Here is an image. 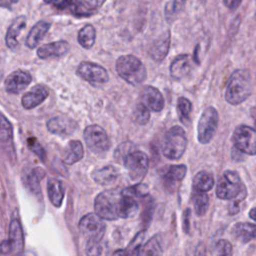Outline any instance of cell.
Masks as SVG:
<instances>
[{
  "mask_svg": "<svg viewBox=\"0 0 256 256\" xmlns=\"http://www.w3.org/2000/svg\"><path fill=\"white\" fill-rule=\"evenodd\" d=\"M0 153L11 163L15 162L16 150L13 139V127L2 113H0Z\"/></svg>",
  "mask_w": 256,
  "mask_h": 256,
  "instance_id": "11",
  "label": "cell"
},
{
  "mask_svg": "<svg viewBox=\"0 0 256 256\" xmlns=\"http://www.w3.org/2000/svg\"><path fill=\"white\" fill-rule=\"evenodd\" d=\"M74 122L64 116H57L49 119L47 121V129L52 134L57 135H68L73 129Z\"/></svg>",
  "mask_w": 256,
  "mask_h": 256,
  "instance_id": "23",
  "label": "cell"
},
{
  "mask_svg": "<svg viewBox=\"0 0 256 256\" xmlns=\"http://www.w3.org/2000/svg\"><path fill=\"white\" fill-rule=\"evenodd\" d=\"M252 92L251 75L248 70L238 69L232 73L226 87V101L238 105L245 101Z\"/></svg>",
  "mask_w": 256,
  "mask_h": 256,
  "instance_id": "1",
  "label": "cell"
},
{
  "mask_svg": "<svg viewBox=\"0 0 256 256\" xmlns=\"http://www.w3.org/2000/svg\"><path fill=\"white\" fill-rule=\"evenodd\" d=\"M95 39L96 30L91 24L83 26L78 32V42L85 49H90L94 45Z\"/></svg>",
  "mask_w": 256,
  "mask_h": 256,
  "instance_id": "32",
  "label": "cell"
},
{
  "mask_svg": "<svg viewBox=\"0 0 256 256\" xmlns=\"http://www.w3.org/2000/svg\"><path fill=\"white\" fill-rule=\"evenodd\" d=\"M19 0H0V7L11 9L13 5H15Z\"/></svg>",
  "mask_w": 256,
  "mask_h": 256,
  "instance_id": "47",
  "label": "cell"
},
{
  "mask_svg": "<svg viewBox=\"0 0 256 256\" xmlns=\"http://www.w3.org/2000/svg\"><path fill=\"white\" fill-rule=\"evenodd\" d=\"M28 147L29 149L42 161H45L46 159V153L43 147L40 145V143L35 138H29L28 139Z\"/></svg>",
  "mask_w": 256,
  "mask_h": 256,
  "instance_id": "39",
  "label": "cell"
},
{
  "mask_svg": "<svg viewBox=\"0 0 256 256\" xmlns=\"http://www.w3.org/2000/svg\"><path fill=\"white\" fill-rule=\"evenodd\" d=\"M93 180L100 185H108L116 181L118 177V171L112 165H107L98 169H95L91 174Z\"/></svg>",
  "mask_w": 256,
  "mask_h": 256,
  "instance_id": "27",
  "label": "cell"
},
{
  "mask_svg": "<svg viewBox=\"0 0 256 256\" xmlns=\"http://www.w3.org/2000/svg\"><path fill=\"white\" fill-rule=\"evenodd\" d=\"M32 76L26 70H15L11 72L4 81V87L9 94H19L31 83Z\"/></svg>",
  "mask_w": 256,
  "mask_h": 256,
  "instance_id": "13",
  "label": "cell"
},
{
  "mask_svg": "<svg viewBox=\"0 0 256 256\" xmlns=\"http://www.w3.org/2000/svg\"><path fill=\"white\" fill-rule=\"evenodd\" d=\"M141 103L154 112H160L164 107L161 92L153 86H145L141 92Z\"/></svg>",
  "mask_w": 256,
  "mask_h": 256,
  "instance_id": "16",
  "label": "cell"
},
{
  "mask_svg": "<svg viewBox=\"0 0 256 256\" xmlns=\"http://www.w3.org/2000/svg\"><path fill=\"white\" fill-rule=\"evenodd\" d=\"M190 209H186L183 213V230L185 233H189L190 231Z\"/></svg>",
  "mask_w": 256,
  "mask_h": 256,
  "instance_id": "45",
  "label": "cell"
},
{
  "mask_svg": "<svg viewBox=\"0 0 256 256\" xmlns=\"http://www.w3.org/2000/svg\"><path fill=\"white\" fill-rule=\"evenodd\" d=\"M162 254V246L159 235H155L142 246L139 255H160Z\"/></svg>",
  "mask_w": 256,
  "mask_h": 256,
  "instance_id": "34",
  "label": "cell"
},
{
  "mask_svg": "<svg viewBox=\"0 0 256 256\" xmlns=\"http://www.w3.org/2000/svg\"><path fill=\"white\" fill-rule=\"evenodd\" d=\"M26 27V17L23 15H20L18 17H16L12 23L10 24V26L7 29L6 32V36H5V42H6V46L11 49L14 50L17 48L18 46V36L20 35V33L22 32V30Z\"/></svg>",
  "mask_w": 256,
  "mask_h": 256,
  "instance_id": "19",
  "label": "cell"
},
{
  "mask_svg": "<svg viewBox=\"0 0 256 256\" xmlns=\"http://www.w3.org/2000/svg\"><path fill=\"white\" fill-rule=\"evenodd\" d=\"M186 172H187L186 166L183 164H180V165H169V166L162 167L159 174L165 187L168 190L173 191L177 183L180 182L185 177Z\"/></svg>",
  "mask_w": 256,
  "mask_h": 256,
  "instance_id": "14",
  "label": "cell"
},
{
  "mask_svg": "<svg viewBox=\"0 0 256 256\" xmlns=\"http://www.w3.org/2000/svg\"><path fill=\"white\" fill-rule=\"evenodd\" d=\"M122 160L132 180L140 181L144 178L149 166L148 156L144 152L131 150L122 158Z\"/></svg>",
  "mask_w": 256,
  "mask_h": 256,
  "instance_id": "9",
  "label": "cell"
},
{
  "mask_svg": "<svg viewBox=\"0 0 256 256\" xmlns=\"http://www.w3.org/2000/svg\"><path fill=\"white\" fill-rule=\"evenodd\" d=\"M133 148V145L129 142H125V143H122L118 149L115 151V158L117 159H120V158H123L128 152H130Z\"/></svg>",
  "mask_w": 256,
  "mask_h": 256,
  "instance_id": "43",
  "label": "cell"
},
{
  "mask_svg": "<svg viewBox=\"0 0 256 256\" xmlns=\"http://www.w3.org/2000/svg\"><path fill=\"white\" fill-rule=\"evenodd\" d=\"M255 126H256V117H255Z\"/></svg>",
  "mask_w": 256,
  "mask_h": 256,
  "instance_id": "52",
  "label": "cell"
},
{
  "mask_svg": "<svg viewBox=\"0 0 256 256\" xmlns=\"http://www.w3.org/2000/svg\"><path fill=\"white\" fill-rule=\"evenodd\" d=\"M47 193L51 203L57 208L61 207L65 195L62 182L56 178L50 177L47 181Z\"/></svg>",
  "mask_w": 256,
  "mask_h": 256,
  "instance_id": "25",
  "label": "cell"
},
{
  "mask_svg": "<svg viewBox=\"0 0 256 256\" xmlns=\"http://www.w3.org/2000/svg\"><path fill=\"white\" fill-rule=\"evenodd\" d=\"M0 253L3 255H8V254L13 253V246L9 239L3 240L0 243Z\"/></svg>",
  "mask_w": 256,
  "mask_h": 256,
  "instance_id": "44",
  "label": "cell"
},
{
  "mask_svg": "<svg viewBox=\"0 0 256 256\" xmlns=\"http://www.w3.org/2000/svg\"><path fill=\"white\" fill-rule=\"evenodd\" d=\"M214 185L213 175L205 170L199 171L193 179V188L200 191H209Z\"/></svg>",
  "mask_w": 256,
  "mask_h": 256,
  "instance_id": "31",
  "label": "cell"
},
{
  "mask_svg": "<svg viewBox=\"0 0 256 256\" xmlns=\"http://www.w3.org/2000/svg\"><path fill=\"white\" fill-rule=\"evenodd\" d=\"M144 238H145V232L144 231L138 232L135 235V237L132 239V241L129 243V245L127 246L125 250L126 255H139Z\"/></svg>",
  "mask_w": 256,
  "mask_h": 256,
  "instance_id": "36",
  "label": "cell"
},
{
  "mask_svg": "<svg viewBox=\"0 0 256 256\" xmlns=\"http://www.w3.org/2000/svg\"><path fill=\"white\" fill-rule=\"evenodd\" d=\"M45 172L43 169L36 167L32 169L28 174L24 176V184L25 186L35 194H41L40 181L44 177Z\"/></svg>",
  "mask_w": 256,
  "mask_h": 256,
  "instance_id": "29",
  "label": "cell"
},
{
  "mask_svg": "<svg viewBox=\"0 0 256 256\" xmlns=\"http://www.w3.org/2000/svg\"><path fill=\"white\" fill-rule=\"evenodd\" d=\"M218 121V112L214 107L209 106L204 109L197 125V138L201 144H207L211 141L217 130Z\"/></svg>",
  "mask_w": 256,
  "mask_h": 256,
  "instance_id": "7",
  "label": "cell"
},
{
  "mask_svg": "<svg viewBox=\"0 0 256 256\" xmlns=\"http://www.w3.org/2000/svg\"><path fill=\"white\" fill-rule=\"evenodd\" d=\"M191 199H192V204L194 206L195 213L198 216L204 215L207 212L208 206H209V198L206 192L193 188Z\"/></svg>",
  "mask_w": 256,
  "mask_h": 256,
  "instance_id": "30",
  "label": "cell"
},
{
  "mask_svg": "<svg viewBox=\"0 0 256 256\" xmlns=\"http://www.w3.org/2000/svg\"><path fill=\"white\" fill-rule=\"evenodd\" d=\"M191 61L187 54L176 56L170 65V74L176 80H181L186 77L191 71Z\"/></svg>",
  "mask_w": 256,
  "mask_h": 256,
  "instance_id": "21",
  "label": "cell"
},
{
  "mask_svg": "<svg viewBox=\"0 0 256 256\" xmlns=\"http://www.w3.org/2000/svg\"><path fill=\"white\" fill-rule=\"evenodd\" d=\"M76 74L92 85H101L108 81L109 76L106 69L96 63L81 62L76 70Z\"/></svg>",
  "mask_w": 256,
  "mask_h": 256,
  "instance_id": "12",
  "label": "cell"
},
{
  "mask_svg": "<svg viewBox=\"0 0 256 256\" xmlns=\"http://www.w3.org/2000/svg\"><path fill=\"white\" fill-rule=\"evenodd\" d=\"M123 192L132 196V197H146L148 195V187L147 185L140 183L137 184L135 186H131V187H127L125 189H123Z\"/></svg>",
  "mask_w": 256,
  "mask_h": 256,
  "instance_id": "38",
  "label": "cell"
},
{
  "mask_svg": "<svg viewBox=\"0 0 256 256\" xmlns=\"http://www.w3.org/2000/svg\"><path fill=\"white\" fill-rule=\"evenodd\" d=\"M253 239H254V242H253V244H252V245H253V247H255V248H256V236H255Z\"/></svg>",
  "mask_w": 256,
  "mask_h": 256,
  "instance_id": "51",
  "label": "cell"
},
{
  "mask_svg": "<svg viewBox=\"0 0 256 256\" xmlns=\"http://www.w3.org/2000/svg\"><path fill=\"white\" fill-rule=\"evenodd\" d=\"M46 4H56L59 0H43Z\"/></svg>",
  "mask_w": 256,
  "mask_h": 256,
  "instance_id": "49",
  "label": "cell"
},
{
  "mask_svg": "<svg viewBox=\"0 0 256 256\" xmlns=\"http://www.w3.org/2000/svg\"><path fill=\"white\" fill-rule=\"evenodd\" d=\"M216 194L220 199L243 201L247 196V189L237 172L227 170L219 179Z\"/></svg>",
  "mask_w": 256,
  "mask_h": 256,
  "instance_id": "3",
  "label": "cell"
},
{
  "mask_svg": "<svg viewBox=\"0 0 256 256\" xmlns=\"http://www.w3.org/2000/svg\"><path fill=\"white\" fill-rule=\"evenodd\" d=\"M122 201H121V209H120V218H129L136 214L138 211V203L134 199V197L126 194L122 190Z\"/></svg>",
  "mask_w": 256,
  "mask_h": 256,
  "instance_id": "33",
  "label": "cell"
},
{
  "mask_svg": "<svg viewBox=\"0 0 256 256\" xmlns=\"http://www.w3.org/2000/svg\"><path fill=\"white\" fill-rule=\"evenodd\" d=\"M150 118V112L149 109L143 104L140 103L136 105L134 112H133V119L137 124L144 125L149 121Z\"/></svg>",
  "mask_w": 256,
  "mask_h": 256,
  "instance_id": "37",
  "label": "cell"
},
{
  "mask_svg": "<svg viewBox=\"0 0 256 256\" xmlns=\"http://www.w3.org/2000/svg\"><path fill=\"white\" fill-rule=\"evenodd\" d=\"M215 252L220 255H230L232 254V245L225 239L218 240L215 244Z\"/></svg>",
  "mask_w": 256,
  "mask_h": 256,
  "instance_id": "41",
  "label": "cell"
},
{
  "mask_svg": "<svg viewBox=\"0 0 256 256\" xmlns=\"http://www.w3.org/2000/svg\"><path fill=\"white\" fill-rule=\"evenodd\" d=\"M51 27V23L48 21H38L29 31L27 37H26V41L25 44L28 48H35L39 42L44 38L45 34L49 31Z\"/></svg>",
  "mask_w": 256,
  "mask_h": 256,
  "instance_id": "22",
  "label": "cell"
},
{
  "mask_svg": "<svg viewBox=\"0 0 256 256\" xmlns=\"http://www.w3.org/2000/svg\"><path fill=\"white\" fill-rule=\"evenodd\" d=\"M69 50V44L67 41L59 40L50 42L40 46L37 49V56L40 59H48L51 57H61L65 55Z\"/></svg>",
  "mask_w": 256,
  "mask_h": 256,
  "instance_id": "17",
  "label": "cell"
},
{
  "mask_svg": "<svg viewBox=\"0 0 256 256\" xmlns=\"http://www.w3.org/2000/svg\"><path fill=\"white\" fill-rule=\"evenodd\" d=\"M187 143L185 131L180 126H174L170 128L164 136L162 153L169 159L177 160L184 154Z\"/></svg>",
  "mask_w": 256,
  "mask_h": 256,
  "instance_id": "5",
  "label": "cell"
},
{
  "mask_svg": "<svg viewBox=\"0 0 256 256\" xmlns=\"http://www.w3.org/2000/svg\"><path fill=\"white\" fill-rule=\"evenodd\" d=\"M49 92L43 85H36L22 96L21 103L24 109L30 110L42 104L48 97Z\"/></svg>",
  "mask_w": 256,
  "mask_h": 256,
  "instance_id": "15",
  "label": "cell"
},
{
  "mask_svg": "<svg viewBox=\"0 0 256 256\" xmlns=\"http://www.w3.org/2000/svg\"><path fill=\"white\" fill-rule=\"evenodd\" d=\"M148 199L145 200V205H144V211L142 213V221L145 225H149V222L152 218V213L154 209V204H153V199L151 197H147Z\"/></svg>",
  "mask_w": 256,
  "mask_h": 256,
  "instance_id": "40",
  "label": "cell"
},
{
  "mask_svg": "<svg viewBox=\"0 0 256 256\" xmlns=\"http://www.w3.org/2000/svg\"><path fill=\"white\" fill-rule=\"evenodd\" d=\"M170 41V32L167 30L164 33H162L150 46L149 54L152 57V59H154L155 61L163 60L169 51Z\"/></svg>",
  "mask_w": 256,
  "mask_h": 256,
  "instance_id": "18",
  "label": "cell"
},
{
  "mask_svg": "<svg viewBox=\"0 0 256 256\" xmlns=\"http://www.w3.org/2000/svg\"><path fill=\"white\" fill-rule=\"evenodd\" d=\"M83 137L88 149L95 154L105 153L110 148V139L106 131L99 125L93 124L85 128Z\"/></svg>",
  "mask_w": 256,
  "mask_h": 256,
  "instance_id": "8",
  "label": "cell"
},
{
  "mask_svg": "<svg viewBox=\"0 0 256 256\" xmlns=\"http://www.w3.org/2000/svg\"><path fill=\"white\" fill-rule=\"evenodd\" d=\"M84 156L83 145L79 140H71L64 149L63 161L68 165H72L80 161Z\"/></svg>",
  "mask_w": 256,
  "mask_h": 256,
  "instance_id": "26",
  "label": "cell"
},
{
  "mask_svg": "<svg viewBox=\"0 0 256 256\" xmlns=\"http://www.w3.org/2000/svg\"><path fill=\"white\" fill-rule=\"evenodd\" d=\"M249 216L251 219H253L254 221H256V207L252 208L250 211H249Z\"/></svg>",
  "mask_w": 256,
  "mask_h": 256,
  "instance_id": "48",
  "label": "cell"
},
{
  "mask_svg": "<svg viewBox=\"0 0 256 256\" xmlns=\"http://www.w3.org/2000/svg\"><path fill=\"white\" fill-rule=\"evenodd\" d=\"M236 149L248 155H256V130L247 125L238 126L232 136Z\"/></svg>",
  "mask_w": 256,
  "mask_h": 256,
  "instance_id": "10",
  "label": "cell"
},
{
  "mask_svg": "<svg viewBox=\"0 0 256 256\" xmlns=\"http://www.w3.org/2000/svg\"><path fill=\"white\" fill-rule=\"evenodd\" d=\"M9 240L13 246L14 254H22L24 249V236L21 223L17 217H13L9 225Z\"/></svg>",
  "mask_w": 256,
  "mask_h": 256,
  "instance_id": "20",
  "label": "cell"
},
{
  "mask_svg": "<svg viewBox=\"0 0 256 256\" xmlns=\"http://www.w3.org/2000/svg\"><path fill=\"white\" fill-rule=\"evenodd\" d=\"M106 0H78L77 8L74 12L76 17H87L94 14Z\"/></svg>",
  "mask_w": 256,
  "mask_h": 256,
  "instance_id": "28",
  "label": "cell"
},
{
  "mask_svg": "<svg viewBox=\"0 0 256 256\" xmlns=\"http://www.w3.org/2000/svg\"><path fill=\"white\" fill-rule=\"evenodd\" d=\"M79 230L88 244L99 243L106 231V225L96 213H88L79 221Z\"/></svg>",
  "mask_w": 256,
  "mask_h": 256,
  "instance_id": "6",
  "label": "cell"
},
{
  "mask_svg": "<svg viewBox=\"0 0 256 256\" xmlns=\"http://www.w3.org/2000/svg\"><path fill=\"white\" fill-rule=\"evenodd\" d=\"M232 236L241 243H248L256 236V224L238 222L232 227Z\"/></svg>",
  "mask_w": 256,
  "mask_h": 256,
  "instance_id": "24",
  "label": "cell"
},
{
  "mask_svg": "<svg viewBox=\"0 0 256 256\" xmlns=\"http://www.w3.org/2000/svg\"><path fill=\"white\" fill-rule=\"evenodd\" d=\"M122 195V190L116 188L99 193L94 201L95 213L106 220L120 218Z\"/></svg>",
  "mask_w": 256,
  "mask_h": 256,
  "instance_id": "2",
  "label": "cell"
},
{
  "mask_svg": "<svg viewBox=\"0 0 256 256\" xmlns=\"http://www.w3.org/2000/svg\"><path fill=\"white\" fill-rule=\"evenodd\" d=\"M177 110L180 120L184 124H187L190 120V114L192 112V104L190 100L185 97H180L177 102Z\"/></svg>",
  "mask_w": 256,
  "mask_h": 256,
  "instance_id": "35",
  "label": "cell"
},
{
  "mask_svg": "<svg viewBox=\"0 0 256 256\" xmlns=\"http://www.w3.org/2000/svg\"><path fill=\"white\" fill-rule=\"evenodd\" d=\"M242 0H224L225 5L230 9V10H235L239 7L241 4Z\"/></svg>",
  "mask_w": 256,
  "mask_h": 256,
  "instance_id": "46",
  "label": "cell"
},
{
  "mask_svg": "<svg viewBox=\"0 0 256 256\" xmlns=\"http://www.w3.org/2000/svg\"><path fill=\"white\" fill-rule=\"evenodd\" d=\"M118 75L131 85H139L146 78V68L136 56L123 55L116 60Z\"/></svg>",
  "mask_w": 256,
  "mask_h": 256,
  "instance_id": "4",
  "label": "cell"
},
{
  "mask_svg": "<svg viewBox=\"0 0 256 256\" xmlns=\"http://www.w3.org/2000/svg\"><path fill=\"white\" fill-rule=\"evenodd\" d=\"M113 254H114V255H119V254L124 255V254H126V252H125V250H117V251H115Z\"/></svg>",
  "mask_w": 256,
  "mask_h": 256,
  "instance_id": "50",
  "label": "cell"
},
{
  "mask_svg": "<svg viewBox=\"0 0 256 256\" xmlns=\"http://www.w3.org/2000/svg\"><path fill=\"white\" fill-rule=\"evenodd\" d=\"M186 1L187 0H173L172 3H169L165 9V12H166V15H168L169 13L172 15L174 14H178L180 13L184 7H185V4H186Z\"/></svg>",
  "mask_w": 256,
  "mask_h": 256,
  "instance_id": "42",
  "label": "cell"
}]
</instances>
